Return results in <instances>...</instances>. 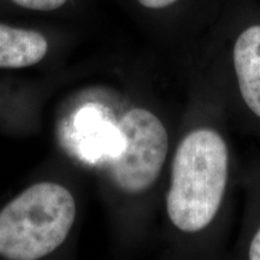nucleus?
I'll use <instances>...</instances> for the list:
<instances>
[{
  "instance_id": "nucleus-1",
  "label": "nucleus",
  "mask_w": 260,
  "mask_h": 260,
  "mask_svg": "<svg viewBox=\"0 0 260 260\" xmlns=\"http://www.w3.org/2000/svg\"><path fill=\"white\" fill-rule=\"evenodd\" d=\"M182 116L169 161L165 214L182 248L210 241L222 225L234 180L225 113L199 83Z\"/></svg>"
},
{
  "instance_id": "nucleus-2",
  "label": "nucleus",
  "mask_w": 260,
  "mask_h": 260,
  "mask_svg": "<svg viewBox=\"0 0 260 260\" xmlns=\"http://www.w3.org/2000/svg\"><path fill=\"white\" fill-rule=\"evenodd\" d=\"M197 80L230 116L260 134V4L226 0L214 21L184 50Z\"/></svg>"
},
{
  "instance_id": "nucleus-3",
  "label": "nucleus",
  "mask_w": 260,
  "mask_h": 260,
  "mask_svg": "<svg viewBox=\"0 0 260 260\" xmlns=\"http://www.w3.org/2000/svg\"><path fill=\"white\" fill-rule=\"evenodd\" d=\"M76 218L71 191L54 182H39L0 211V256L37 260L67 240Z\"/></svg>"
},
{
  "instance_id": "nucleus-4",
  "label": "nucleus",
  "mask_w": 260,
  "mask_h": 260,
  "mask_svg": "<svg viewBox=\"0 0 260 260\" xmlns=\"http://www.w3.org/2000/svg\"><path fill=\"white\" fill-rule=\"evenodd\" d=\"M116 128L121 135L122 148L107 162L110 180L125 197H141L161 178L175 140L167 122L142 106L123 112Z\"/></svg>"
},
{
  "instance_id": "nucleus-5",
  "label": "nucleus",
  "mask_w": 260,
  "mask_h": 260,
  "mask_svg": "<svg viewBox=\"0 0 260 260\" xmlns=\"http://www.w3.org/2000/svg\"><path fill=\"white\" fill-rule=\"evenodd\" d=\"M149 12L170 14L180 21L182 50L189 45L214 21L226 0H135Z\"/></svg>"
},
{
  "instance_id": "nucleus-6",
  "label": "nucleus",
  "mask_w": 260,
  "mask_h": 260,
  "mask_svg": "<svg viewBox=\"0 0 260 260\" xmlns=\"http://www.w3.org/2000/svg\"><path fill=\"white\" fill-rule=\"evenodd\" d=\"M48 51L41 32L0 23V68L22 69L38 64Z\"/></svg>"
},
{
  "instance_id": "nucleus-7",
  "label": "nucleus",
  "mask_w": 260,
  "mask_h": 260,
  "mask_svg": "<svg viewBox=\"0 0 260 260\" xmlns=\"http://www.w3.org/2000/svg\"><path fill=\"white\" fill-rule=\"evenodd\" d=\"M237 248L241 258L260 260V168L249 183L241 242Z\"/></svg>"
},
{
  "instance_id": "nucleus-8",
  "label": "nucleus",
  "mask_w": 260,
  "mask_h": 260,
  "mask_svg": "<svg viewBox=\"0 0 260 260\" xmlns=\"http://www.w3.org/2000/svg\"><path fill=\"white\" fill-rule=\"evenodd\" d=\"M16 5L32 11H54L63 6L68 0H12Z\"/></svg>"
}]
</instances>
